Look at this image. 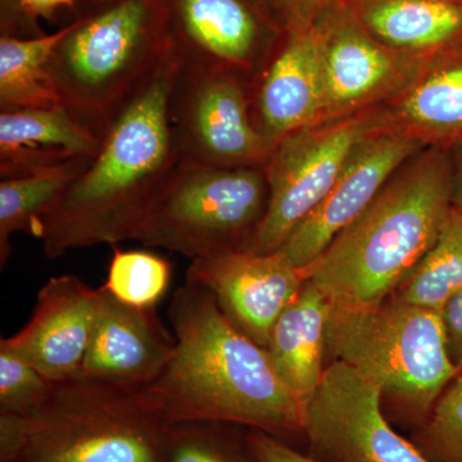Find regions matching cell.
I'll return each instance as SVG.
<instances>
[{
    "mask_svg": "<svg viewBox=\"0 0 462 462\" xmlns=\"http://www.w3.org/2000/svg\"><path fill=\"white\" fill-rule=\"evenodd\" d=\"M167 314L175 354L151 389L169 425L215 421L276 438L303 434L305 404L266 349L236 329L206 289L185 282Z\"/></svg>",
    "mask_w": 462,
    "mask_h": 462,
    "instance_id": "1",
    "label": "cell"
},
{
    "mask_svg": "<svg viewBox=\"0 0 462 462\" xmlns=\"http://www.w3.org/2000/svg\"><path fill=\"white\" fill-rule=\"evenodd\" d=\"M179 67L172 51L116 117L87 170L42 218L45 257L139 239L154 199L180 163L170 117Z\"/></svg>",
    "mask_w": 462,
    "mask_h": 462,
    "instance_id": "2",
    "label": "cell"
},
{
    "mask_svg": "<svg viewBox=\"0 0 462 462\" xmlns=\"http://www.w3.org/2000/svg\"><path fill=\"white\" fill-rule=\"evenodd\" d=\"M451 149L424 148L393 173L363 214L340 231L306 281L334 303L379 305L436 245L454 208Z\"/></svg>",
    "mask_w": 462,
    "mask_h": 462,
    "instance_id": "3",
    "label": "cell"
},
{
    "mask_svg": "<svg viewBox=\"0 0 462 462\" xmlns=\"http://www.w3.org/2000/svg\"><path fill=\"white\" fill-rule=\"evenodd\" d=\"M169 427L151 385L78 373L27 415L0 412V462H163Z\"/></svg>",
    "mask_w": 462,
    "mask_h": 462,
    "instance_id": "4",
    "label": "cell"
},
{
    "mask_svg": "<svg viewBox=\"0 0 462 462\" xmlns=\"http://www.w3.org/2000/svg\"><path fill=\"white\" fill-rule=\"evenodd\" d=\"M171 51L166 0H118L76 18L50 72L62 105L102 141Z\"/></svg>",
    "mask_w": 462,
    "mask_h": 462,
    "instance_id": "5",
    "label": "cell"
},
{
    "mask_svg": "<svg viewBox=\"0 0 462 462\" xmlns=\"http://www.w3.org/2000/svg\"><path fill=\"white\" fill-rule=\"evenodd\" d=\"M327 354L378 384L383 401L415 428L460 375L447 349L442 314L391 297L373 306L333 302Z\"/></svg>",
    "mask_w": 462,
    "mask_h": 462,
    "instance_id": "6",
    "label": "cell"
},
{
    "mask_svg": "<svg viewBox=\"0 0 462 462\" xmlns=\"http://www.w3.org/2000/svg\"><path fill=\"white\" fill-rule=\"evenodd\" d=\"M264 169L179 163L149 209L138 242L196 260L242 251L269 205Z\"/></svg>",
    "mask_w": 462,
    "mask_h": 462,
    "instance_id": "7",
    "label": "cell"
},
{
    "mask_svg": "<svg viewBox=\"0 0 462 462\" xmlns=\"http://www.w3.org/2000/svg\"><path fill=\"white\" fill-rule=\"evenodd\" d=\"M384 115L360 111L322 121L276 143L264 172L269 205L242 251L270 254L327 197L363 139L387 126Z\"/></svg>",
    "mask_w": 462,
    "mask_h": 462,
    "instance_id": "8",
    "label": "cell"
},
{
    "mask_svg": "<svg viewBox=\"0 0 462 462\" xmlns=\"http://www.w3.org/2000/svg\"><path fill=\"white\" fill-rule=\"evenodd\" d=\"M170 117L181 165L264 169L272 156L252 118L248 85L236 76L179 67Z\"/></svg>",
    "mask_w": 462,
    "mask_h": 462,
    "instance_id": "9",
    "label": "cell"
},
{
    "mask_svg": "<svg viewBox=\"0 0 462 462\" xmlns=\"http://www.w3.org/2000/svg\"><path fill=\"white\" fill-rule=\"evenodd\" d=\"M303 434L320 462H430L387 420L379 385L338 360L306 403Z\"/></svg>",
    "mask_w": 462,
    "mask_h": 462,
    "instance_id": "10",
    "label": "cell"
},
{
    "mask_svg": "<svg viewBox=\"0 0 462 462\" xmlns=\"http://www.w3.org/2000/svg\"><path fill=\"white\" fill-rule=\"evenodd\" d=\"M310 23L324 69L322 121L363 111L370 103L411 87L437 54L392 50L369 32L349 3L322 9Z\"/></svg>",
    "mask_w": 462,
    "mask_h": 462,
    "instance_id": "11",
    "label": "cell"
},
{
    "mask_svg": "<svg viewBox=\"0 0 462 462\" xmlns=\"http://www.w3.org/2000/svg\"><path fill=\"white\" fill-rule=\"evenodd\" d=\"M425 147L420 139L389 123L370 134L356 145L320 205L276 252L296 269H306L340 231L363 214L393 173Z\"/></svg>",
    "mask_w": 462,
    "mask_h": 462,
    "instance_id": "12",
    "label": "cell"
},
{
    "mask_svg": "<svg viewBox=\"0 0 462 462\" xmlns=\"http://www.w3.org/2000/svg\"><path fill=\"white\" fill-rule=\"evenodd\" d=\"M187 282L206 289L236 329L266 348L273 325L306 278L278 252L230 251L191 260Z\"/></svg>",
    "mask_w": 462,
    "mask_h": 462,
    "instance_id": "13",
    "label": "cell"
},
{
    "mask_svg": "<svg viewBox=\"0 0 462 462\" xmlns=\"http://www.w3.org/2000/svg\"><path fill=\"white\" fill-rule=\"evenodd\" d=\"M166 7L181 67L225 72L242 81L254 74L264 29L247 0H166Z\"/></svg>",
    "mask_w": 462,
    "mask_h": 462,
    "instance_id": "14",
    "label": "cell"
},
{
    "mask_svg": "<svg viewBox=\"0 0 462 462\" xmlns=\"http://www.w3.org/2000/svg\"><path fill=\"white\" fill-rule=\"evenodd\" d=\"M98 300V288L78 276H53L39 291L30 321L0 342L51 382L69 378L89 349Z\"/></svg>",
    "mask_w": 462,
    "mask_h": 462,
    "instance_id": "15",
    "label": "cell"
},
{
    "mask_svg": "<svg viewBox=\"0 0 462 462\" xmlns=\"http://www.w3.org/2000/svg\"><path fill=\"white\" fill-rule=\"evenodd\" d=\"M89 349L79 374L151 385L175 354L176 338L158 318L156 307L127 305L105 285Z\"/></svg>",
    "mask_w": 462,
    "mask_h": 462,
    "instance_id": "16",
    "label": "cell"
},
{
    "mask_svg": "<svg viewBox=\"0 0 462 462\" xmlns=\"http://www.w3.org/2000/svg\"><path fill=\"white\" fill-rule=\"evenodd\" d=\"M284 45L258 76L252 118L273 147L289 134L321 123L325 78L311 23H291Z\"/></svg>",
    "mask_w": 462,
    "mask_h": 462,
    "instance_id": "17",
    "label": "cell"
},
{
    "mask_svg": "<svg viewBox=\"0 0 462 462\" xmlns=\"http://www.w3.org/2000/svg\"><path fill=\"white\" fill-rule=\"evenodd\" d=\"M100 139L65 106L0 114V178L32 175L96 157Z\"/></svg>",
    "mask_w": 462,
    "mask_h": 462,
    "instance_id": "18",
    "label": "cell"
},
{
    "mask_svg": "<svg viewBox=\"0 0 462 462\" xmlns=\"http://www.w3.org/2000/svg\"><path fill=\"white\" fill-rule=\"evenodd\" d=\"M331 307L330 297L306 281L296 300L273 325L264 348L276 372L305 406L324 375Z\"/></svg>",
    "mask_w": 462,
    "mask_h": 462,
    "instance_id": "19",
    "label": "cell"
},
{
    "mask_svg": "<svg viewBox=\"0 0 462 462\" xmlns=\"http://www.w3.org/2000/svg\"><path fill=\"white\" fill-rule=\"evenodd\" d=\"M387 120L427 145L462 143V41L438 51Z\"/></svg>",
    "mask_w": 462,
    "mask_h": 462,
    "instance_id": "20",
    "label": "cell"
},
{
    "mask_svg": "<svg viewBox=\"0 0 462 462\" xmlns=\"http://www.w3.org/2000/svg\"><path fill=\"white\" fill-rule=\"evenodd\" d=\"M349 5L394 51L431 56L462 41V0H352Z\"/></svg>",
    "mask_w": 462,
    "mask_h": 462,
    "instance_id": "21",
    "label": "cell"
},
{
    "mask_svg": "<svg viewBox=\"0 0 462 462\" xmlns=\"http://www.w3.org/2000/svg\"><path fill=\"white\" fill-rule=\"evenodd\" d=\"M74 23L50 35L0 38V112L54 108L62 105L50 72L57 45Z\"/></svg>",
    "mask_w": 462,
    "mask_h": 462,
    "instance_id": "22",
    "label": "cell"
},
{
    "mask_svg": "<svg viewBox=\"0 0 462 462\" xmlns=\"http://www.w3.org/2000/svg\"><path fill=\"white\" fill-rule=\"evenodd\" d=\"M90 158H80L51 169L2 179L0 181V266L11 256V236L25 231L41 238L42 218L60 202L69 185L89 166Z\"/></svg>",
    "mask_w": 462,
    "mask_h": 462,
    "instance_id": "23",
    "label": "cell"
},
{
    "mask_svg": "<svg viewBox=\"0 0 462 462\" xmlns=\"http://www.w3.org/2000/svg\"><path fill=\"white\" fill-rule=\"evenodd\" d=\"M462 291V214L452 208L436 245L391 298L442 312Z\"/></svg>",
    "mask_w": 462,
    "mask_h": 462,
    "instance_id": "24",
    "label": "cell"
},
{
    "mask_svg": "<svg viewBox=\"0 0 462 462\" xmlns=\"http://www.w3.org/2000/svg\"><path fill=\"white\" fill-rule=\"evenodd\" d=\"M105 287L136 307H156L171 282V263L147 251H123L114 245Z\"/></svg>",
    "mask_w": 462,
    "mask_h": 462,
    "instance_id": "25",
    "label": "cell"
},
{
    "mask_svg": "<svg viewBox=\"0 0 462 462\" xmlns=\"http://www.w3.org/2000/svg\"><path fill=\"white\" fill-rule=\"evenodd\" d=\"M410 440L430 462H462V374L449 383Z\"/></svg>",
    "mask_w": 462,
    "mask_h": 462,
    "instance_id": "26",
    "label": "cell"
},
{
    "mask_svg": "<svg viewBox=\"0 0 462 462\" xmlns=\"http://www.w3.org/2000/svg\"><path fill=\"white\" fill-rule=\"evenodd\" d=\"M221 424L190 421L170 425L163 462H248L221 436Z\"/></svg>",
    "mask_w": 462,
    "mask_h": 462,
    "instance_id": "27",
    "label": "cell"
},
{
    "mask_svg": "<svg viewBox=\"0 0 462 462\" xmlns=\"http://www.w3.org/2000/svg\"><path fill=\"white\" fill-rule=\"evenodd\" d=\"M53 382L0 342V412L27 415L50 393Z\"/></svg>",
    "mask_w": 462,
    "mask_h": 462,
    "instance_id": "28",
    "label": "cell"
},
{
    "mask_svg": "<svg viewBox=\"0 0 462 462\" xmlns=\"http://www.w3.org/2000/svg\"><path fill=\"white\" fill-rule=\"evenodd\" d=\"M247 442L257 462H320L310 455L300 454L279 438L264 431H252L247 436Z\"/></svg>",
    "mask_w": 462,
    "mask_h": 462,
    "instance_id": "29",
    "label": "cell"
},
{
    "mask_svg": "<svg viewBox=\"0 0 462 462\" xmlns=\"http://www.w3.org/2000/svg\"><path fill=\"white\" fill-rule=\"evenodd\" d=\"M440 314L445 325L449 357L462 374V291L447 303Z\"/></svg>",
    "mask_w": 462,
    "mask_h": 462,
    "instance_id": "30",
    "label": "cell"
},
{
    "mask_svg": "<svg viewBox=\"0 0 462 462\" xmlns=\"http://www.w3.org/2000/svg\"><path fill=\"white\" fill-rule=\"evenodd\" d=\"M78 0H21V11L27 23L36 35H44L38 27V18H51L58 9L69 8L76 11Z\"/></svg>",
    "mask_w": 462,
    "mask_h": 462,
    "instance_id": "31",
    "label": "cell"
},
{
    "mask_svg": "<svg viewBox=\"0 0 462 462\" xmlns=\"http://www.w3.org/2000/svg\"><path fill=\"white\" fill-rule=\"evenodd\" d=\"M0 27H2V35L21 38V33H25L26 38L41 36L36 35L27 23L21 11V0H0Z\"/></svg>",
    "mask_w": 462,
    "mask_h": 462,
    "instance_id": "32",
    "label": "cell"
},
{
    "mask_svg": "<svg viewBox=\"0 0 462 462\" xmlns=\"http://www.w3.org/2000/svg\"><path fill=\"white\" fill-rule=\"evenodd\" d=\"M352 0H281L288 12V25L291 23H310L316 14L330 5L339 3H351Z\"/></svg>",
    "mask_w": 462,
    "mask_h": 462,
    "instance_id": "33",
    "label": "cell"
},
{
    "mask_svg": "<svg viewBox=\"0 0 462 462\" xmlns=\"http://www.w3.org/2000/svg\"><path fill=\"white\" fill-rule=\"evenodd\" d=\"M451 149L452 163H454V190H452V203L457 211L462 214V143Z\"/></svg>",
    "mask_w": 462,
    "mask_h": 462,
    "instance_id": "34",
    "label": "cell"
},
{
    "mask_svg": "<svg viewBox=\"0 0 462 462\" xmlns=\"http://www.w3.org/2000/svg\"><path fill=\"white\" fill-rule=\"evenodd\" d=\"M116 2L118 0H78L76 12H78L79 17H84Z\"/></svg>",
    "mask_w": 462,
    "mask_h": 462,
    "instance_id": "35",
    "label": "cell"
}]
</instances>
